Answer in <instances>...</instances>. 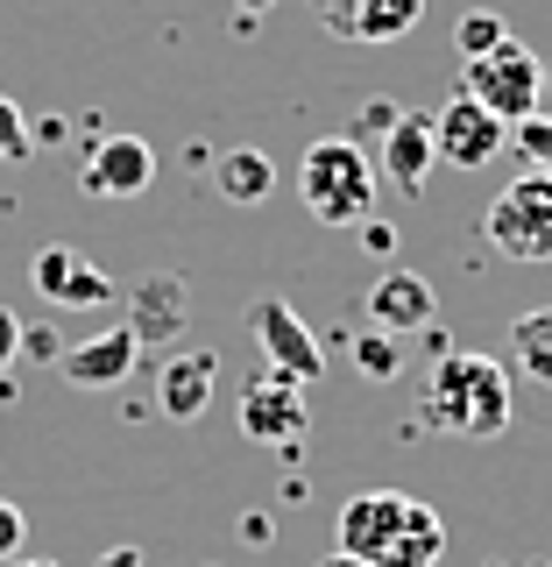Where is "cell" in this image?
I'll list each match as a JSON object with an SVG mask.
<instances>
[{"mask_svg": "<svg viewBox=\"0 0 552 567\" xmlns=\"http://www.w3.org/2000/svg\"><path fill=\"white\" fill-rule=\"evenodd\" d=\"M418 412L447 440H496V433H510V419H518V383H510V369L496 362V354L447 348V354H433V377H425Z\"/></svg>", "mask_w": 552, "mask_h": 567, "instance_id": "cell-1", "label": "cell"}, {"mask_svg": "<svg viewBox=\"0 0 552 567\" xmlns=\"http://www.w3.org/2000/svg\"><path fill=\"white\" fill-rule=\"evenodd\" d=\"M341 554L368 567H439L447 518L404 489H362L341 504Z\"/></svg>", "mask_w": 552, "mask_h": 567, "instance_id": "cell-2", "label": "cell"}, {"mask_svg": "<svg viewBox=\"0 0 552 567\" xmlns=\"http://www.w3.org/2000/svg\"><path fill=\"white\" fill-rule=\"evenodd\" d=\"M376 156L354 135H319L305 156H298V199L319 227H362L376 220Z\"/></svg>", "mask_w": 552, "mask_h": 567, "instance_id": "cell-3", "label": "cell"}, {"mask_svg": "<svg viewBox=\"0 0 552 567\" xmlns=\"http://www.w3.org/2000/svg\"><path fill=\"white\" fill-rule=\"evenodd\" d=\"M482 235L503 248L510 262H552V177L518 171L482 213Z\"/></svg>", "mask_w": 552, "mask_h": 567, "instance_id": "cell-4", "label": "cell"}, {"mask_svg": "<svg viewBox=\"0 0 552 567\" xmlns=\"http://www.w3.org/2000/svg\"><path fill=\"white\" fill-rule=\"evenodd\" d=\"M539 71H545V64L531 58L518 35H503L489 58H468V64H460V93H468L475 106H489V114L510 128V121L539 114V100H545V93H539Z\"/></svg>", "mask_w": 552, "mask_h": 567, "instance_id": "cell-5", "label": "cell"}, {"mask_svg": "<svg viewBox=\"0 0 552 567\" xmlns=\"http://www.w3.org/2000/svg\"><path fill=\"white\" fill-rule=\"evenodd\" d=\"M248 333H256V354H262L270 377L305 383V390L326 377V348H319V333L283 306V298H256V306H248Z\"/></svg>", "mask_w": 552, "mask_h": 567, "instance_id": "cell-6", "label": "cell"}, {"mask_svg": "<svg viewBox=\"0 0 552 567\" xmlns=\"http://www.w3.org/2000/svg\"><path fill=\"white\" fill-rule=\"evenodd\" d=\"M235 425H241V440H256V447L298 454V447H305V433H312L305 383H283V377H270V369H262V377L241 390V404H235Z\"/></svg>", "mask_w": 552, "mask_h": 567, "instance_id": "cell-7", "label": "cell"}, {"mask_svg": "<svg viewBox=\"0 0 552 567\" xmlns=\"http://www.w3.org/2000/svg\"><path fill=\"white\" fill-rule=\"evenodd\" d=\"M433 142H439V164L447 171H489L510 150V128L489 106H475L468 93H454L447 106H433Z\"/></svg>", "mask_w": 552, "mask_h": 567, "instance_id": "cell-8", "label": "cell"}, {"mask_svg": "<svg viewBox=\"0 0 552 567\" xmlns=\"http://www.w3.org/2000/svg\"><path fill=\"white\" fill-rule=\"evenodd\" d=\"M312 14L326 35L376 50V43H397V35H412L425 22V0H312Z\"/></svg>", "mask_w": 552, "mask_h": 567, "instance_id": "cell-9", "label": "cell"}, {"mask_svg": "<svg viewBox=\"0 0 552 567\" xmlns=\"http://www.w3.org/2000/svg\"><path fill=\"white\" fill-rule=\"evenodd\" d=\"M85 199H142L156 185V150L142 135H100L79 171Z\"/></svg>", "mask_w": 552, "mask_h": 567, "instance_id": "cell-10", "label": "cell"}, {"mask_svg": "<svg viewBox=\"0 0 552 567\" xmlns=\"http://www.w3.org/2000/svg\"><path fill=\"white\" fill-rule=\"evenodd\" d=\"M135 362H142V341L128 327H106V333H93V341H71L58 354V377L71 390H114V383L135 377Z\"/></svg>", "mask_w": 552, "mask_h": 567, "instance_id": "cell-11", "label": "cell"}, {"mask_svg": "<svg viewBox=\"0 0 552 567\" xmlns=\"http://www.w3.org/2000/svg\"><path fill=\"white\" fill-rule=\"evenodd\" d=\"M121 298H128V319H121V327H128L142 348H149V341H177V333L191 327V291H185V277H170V270L128 284Z\"/></svg>", "mask_w": 552, "mask_h": 567, "instance_id": "cell-12", "label": "cell"}, {"mask_svg": "<svg viewBox=\"0 0 552 567\" xmlns=\"http://www.w3.org/2000/svg\"><path fill=\"white\" fill-rule=\"evenodd\" d=\"M220 383V354L212 348H170L156 362V412L164 419H199Z\"/></svg>", "mask_w": 552, "mask_h": 567, "instance_id": "cell-13", "label": "cell"}, {"mask_svg": "<svg viewBox=\"0 0 552 567\" xmlns=\"http://www.w3.org/2000/svg\"><path fill=\"white\" fill-rule=\"evenodd\" d=\"M439 319V298H433V284H425L418 270H383L376 284H368V327L376 333H425Z\"/></svg>", "mask_w": 552, "mask_h": 567, "instance_id": "cell-14", "label": "cell"}, {"mask_svg": "<svg viewBox=\"0 0 552 567\" xmlns=\"http://www.w3.org/2000/svg\"><path fill=\"white\" fill-rule=\"evenodd\" d=\"M439 171V142H433V114H397V128L383 135V156H376V177H389L397 192H418L433 185Z\"/></svg>", "mask_w": 552, "mask_h": 567, "instance_id": "cell-15", "label": "cell"}, {"mask_svg": "<svg viewBox=\"0 0 552 567\" xmlns=\"http://www.w3.org/2000/svg\"><path fill=\"white\" fill-rule=\"evenodd\" d=\"M510 383H524L531 398H545L552 404V306L539 312H524L518 327H510Z\"/></svg>", "mask_w": 552, "mask_h": 567, "instance_id": "cell-16", "label": "cell"}, {"mask_svg": "<svg viewBox=\"0 0 552 567\" xmlns=\"http://www.w3.org/2000/svg\"><path fill=\"white\" fill-rule=\"evenodd\" d=\"M212 185H220L227 206H262L277 192V164L262 150H227L220 164H212Z\"/></svg>", "mask_w": 552, "mask_h": 567, "instance_id": "cell-17", "label": "cell"}, {"mask_svg": "<svg viewBox=\"0 0 552 567\" xmlns=\"http://www.w3.org/2000/svg\"><path fill=\"white\" fill-rule=\"evenodd\" d=\"M114 298H121V284L106 277L100 262L79 256V262H71V277H64V291L50 298V306H64V312H100V306H114Z\"/></svg>", "mask_w": 552, "mask_h": 567, "instance_id": "cell-18", "label": "cell"}, {"mask_svg": "<svg viewBox=\"0 0 552 567\" xmlns=\"http://www.w3.org/2000/svg\"><path fill=\"white\" fill-rule=\"evenodd\" d=\"M354 369H362L368 383H397V377H404V341H397V333H376V327H368L362 341H354Z\"/></svg>", "mask_w": 552, "mask_h": 567, "instance_id": "cell-19", "label": "cell"}, {"mask_svg": "<svg viewBox=\"0 0 552 567\" xmlns=\"http://www.w3.org/2000/svg\"><path fill=\"white\" fill-rule=\"evenodd\" d=\"M503 35H510V29H503V14H489V8L460 14V22H454V50H460V64H468V58H489Z\"/></svg>", "mask_w": 552, "mask_h": 567, "instance_id": "cell-20", "label": "cell"}, {"mask_svg": "<svg viewBox=\"0 0 552 567\" xmlns=\"http://www.w3.org/2000/svg\"><path fill=\"white\" fill-rule=\"evenodd\" d=\"M510 150L524 156V171H545V177H552V114L510 121Z\"/></svg>", "mask_w": 552, "mask_h": 567, "instance_id": "cell-21", "label": "cell"}, {"mask_svg": "<svg viewBox=\"0 0 552 567\" xmlns=\"http://www.w3.org/2000/svg\"><path fill=\"white\" fill-rule=\"evenodd\" d=\"M29 156H35V128L22 106L0 93V164H29Z\"/></svg>", "mask_w": 552, "mask_h": 567, "instance_id": "cell-22", "label": "cell"}, {"mask_svg": "<svg viewBox=\"0 0 552 567\" xmlns=\"http://www.w3.org/2000/svg\"><path fill=\"white\" fill-rule=\"evenodd\" d=\"M71 262H79V248H43V256L29 262V284H35L43 298H58V291H64V277H71Z\"/></svg>", "mask_w": 552, "mask_h": 567, "instance_id": "cell-23", "label": "cell"}, {"mask_svg": "<svg viewBox=\"0 0 552 567\" xmlns=\"http://www.w3.org/2000/svg\"><path fill=\"white\" fill-rule=\"evenodd\" d=\"M22 539H29V518H22V504H8V496H0V567H8L14 554H22Z\"/></svg>", "mask_w": 552, "mask_h": 567, "instance_id": "cell-24", "label": "cell"}, {"mask_svg": "<svg viewBox=\"0 0 552 567\" xmlns=\"http://www.w3.org/2000/svg\"><path fill=\"white\" fill-rule=\"evenodd\" d=\"M71 341H64V333H50V327H22V354H29V362H50V369H58V354H64Z\"/></svg>", "mask_w": 552, "mask_h": 567, "instance_id": "cell-25", "label": "cell"}, {"mask_svg": "<svg viewBox=\"0 0 552 567\" xmlns=\"http://www.w3.org/2000/svg\"><path fill=\"white\" fill-rule=\"evenodd\" d=\"M397 114H404L397 100H368V106H362V135H376V142H383L389 128H397ZM362 135H354V142H362Z\"/></svg>", "mask_w": 552, "mask_h": 567, "instance_id": "cell-26", "label": "cell"}, {"mask_svg": "<svg viewBox=\"0 0 552 567\" xmlns=\"http://www.w3.org/2000/svg\"><path fill=\"white\" fill-rule=\"evenodd\" d=\"M14 354H22V319H14L8 306H0V369H8Z\"/></svg>", "mask_w": 552, "mask_h": 567, "instance_id": "cell-27", "label": "cell"}, {"mask_svg": "<svg viewBox=\"0 0 552 567\" xmlns=\"http://www.w3.org/2000/svg\"><path fill=\"white\" fill-rule=\"evenodd\" d=\"M362 248H376V256H389V248H397V227H383V220H362Z\"/></svg>", "mask_w": 552, "mask_h": 567, "instance_id": "cell-28", "label": "cell"}, {"mask_svg": "<svg viewBox=\"0 0 552 567\" xmlns=\"http://www.w3.org/2000/svg\"><path fill=\"white\" fill-rule=\"evenodd\" d=\"M100 567H142L135 546H114V554H100Z\"/></svg>", "mask_w": 552, "mask_h": 567, "instance_id": "cell-29", "label": "cell"}, {"mask_svg": "<svg viewBox=\"0 0 552 567\" xmlns=\"http://www.w3.org/2000/svg\"><path fill=\"white\" fill-rule=\"evenodd\" d=\"M8 567H58V560H50V554H14Z\"/></svg>", "mask_w": 552, "mask_h": 567, "instance_id": "cell-30", "label": "cell"}, {"mask_svg": "<svg viewBox=\"0 0 552 567\" xmlns=\"http://www.w3.org/2000/svg\"><path fill=\"white\" fill-rule=\"evenodd\" d=\"M319 567H368V560H354V554H326Z\"/></svg>", "mask_w": 552, "mask_h": 567, "instance_id": "cell-31", "label": "cell"}, {"mask_svg": "<svg viewBox=\"0 0 552 567\" xmlns=\"http://www.w3.org/2000/svg\"><path fill=\"white\" fill-rule=\"evenodd\" d=\"M277 8V0H241V14H270Z\"/></svg>", "mask_w": 552, "mask_h": 567, "instance_id": "cell-32", "label": "cell"}, {"mask_svg": "<svg viewBox=\"0 0 552 567\" xmlns=\"http://www.w3.org/2000/svg\"><path fill=\"white\" fill-rule=\"evenodd\" d=\"M539 93H545V100H552V64H545V71H539Z\"/></svg>", "mask_w": 552, "mask_h": 567, "instance_id": "cell-33", "label": "cell"}]
</instances>
